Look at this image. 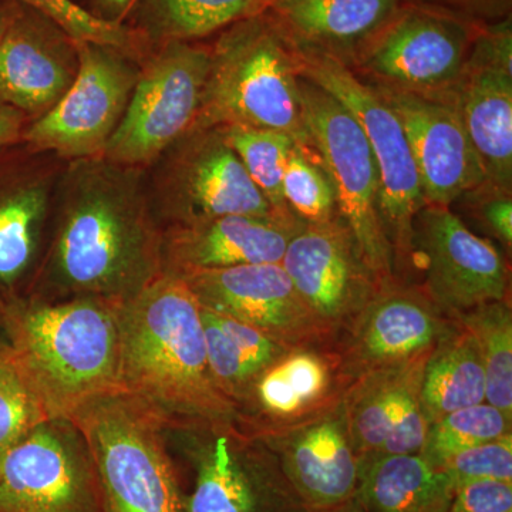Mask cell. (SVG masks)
Here are the masks:
<instances>
[{"label": "cell", "mask_w": 512, "mask_h": 512, "mask_svg": "<svg viewBox=\"0 0 512 512\" xmlns=\"http://www.w3.org/2000/svg\"><path fill=\"white\" fill-rule=\"evenodd\" d=\"M55 235L32 288L120 303L164 272V232L141 168L67 161L53 201Z\"/></svg>", "instance_id": "6da1fadb"}, {"label": "cell", "mask_w": 512, "mask_h": 512, "mask_svg": "<svg viewBox=\"0 0 512 512\" xmlns=\"http://www.w3.org/2000/svg\"><path fill=\"white\" fill-rule=\"evenodd\" d=\"M120 375L165 429L237 423V406L212 379L201 306L180 276L164 271L117 303Z\"/></svg>", "instance_id": "7a4b0ae2"}, {"label": "cell", "mask_w": 512, "mask_h": 512, "mask_svg": "<svg viewBox=\"0 0 512 512\" xmlns=\"http://www.w3.org/2000/svg\"><path fill=\"white\" fill-rule=\"evenodd\" d=\"M3 329L50 420H67L104 394L124 393L117 303L16 299L8 303Z\"/></svg>", "instance_id": "3957f363"}, {"label": "cell", "mask_w": 512, "mask_h": 512, "mask_svg": "<svg viewBox=\"0 0 512 512\" xmlns=\"http://www.w3.org/2000/svg\"><path fill=\"white\" fill-rule=\"evenodd\" d=\"M210 47V72L192 127L271 128L311 144L295 49L265 12L232 23Z\"/></svg>", "instance_id": "277c9868"}, {"label": "cell", "mask_w": 512, "mask_h": 512, "mask_svg": "<svg viewBox=\"0 0 512 512\" xmlns=\"http://www.w3.org/2000/svg\"><path fill=\"white\" fill-rule=\"evenodd\" d=\"M67 420L86 444L101 512H183L164 424L143 403L104 394Z\"/></svg>", "instance_id": "5b68a950"}, {"label": "cell", "mask_w": 512, "mask_h": 512, "mask_svg": "<svg viewBox=\"0 0 512 512\" xmlns=\"http://www.w3.org/2000/svg\"><path fill=\"white\" fill-rule=\"evenodd\" d=\"M167 430L183 512H312L272 448L237 423Z\"/></svg>", "instance_id": "8992f818"}, {"label": "cell", "mask_w": 512, "mask_h": 512, "mask_svg": "<svg viewBox=\"0 0 512 512\" xmlns=\"http://www.w3.org/2000/svg\"><path fill=\"white\" fill-rule=\"evenodd\" d=\"M144 174L154 217L168 228L227 215H285L256 187L220 127H191Z\"/></svg>", "instance_id": "52a82bcc"}, {"label": "cell", "mask_w": 512, "mask_h": 512, "mask_svg": "<svg viewBox=\"0 0 512 512\" xmlns=\"http://www.w3.org/2000/svg\"><path fill=\"white\" fill-rule=\"evenodd\" d=\"M483 22L454 10L409 0L367 39L349 66L373 84L453 97Z\"/></svg>", "instance_id": "ba28073f"}, {"label": "cell", "mask_w": 512, "mask_h": 512, "mask_svg": "<svg viewBox=\"0 0 512 512\" xmlns=\"http://www.w3.org/2000/svg\"><path fill=\"white\" fill-rule=\"evenodd\" d=\"M302 116L335 191L336 208L363 261L380 279L396 275L394 252L380 214L379 173L362 127L332 94L299 74Z\"/></svg>", "instance_id": "9c48e42d"}, {"label": "cell", "mask_w": 512, "mask_h": 512, "mask_svg": "<svg viewBox=\"0 0 512 512\" xmlns=\"http://www.w3.org/2000/svg\"><path fill=\"white\" fill-rule=\"evenodd\" d=\"M295 53L298 73L338 99L362 127L379 173L380 214L394 264L406 261L412 251L414 218L427 202L399 117L343 60L308 50Z\"/></svg>", "instance_id": "30bf717a"}, {"label": "cell", "mask_w": 512, "mask_h": 512, "mask_svg": "<svg viewBox=\"0 0 512 512\" xmlns=\"http://www.w3.org/2000/svg\"><path fill=\"white\" fill-rule=\"evenodd\" d=\"M211 64L201 42L161 43L140 63L123 119L104 148V160L146 170L194 124Z\"/></svg>", "instance_id": "8fae6325"}, {"label": "cell", "mask_w": 512, "mask_h": 512, "mask_svg": "<svg viewBox=\"0 0 512 512\" xmlns=\"http://www.w3.org/2000/svg\"><path fill=\"white\" fill-rule=\"evenodd\" d=\"M79 70L47 113L30 121L20 141L66 161L100 157L127 109L140 62L114 47L77 43Z\"/></svg>", "instance_id": "7c38bea8"}, {"label": "cell", "mask_w": 512, "mask_h": 512, "mask_svg": "<svg viewBox=\"0 0 512 512\" xmlns=\"http://www.w3.org/2000/svg\"><path fill=\"white\" fill-rule=\"evenodd\" d=\"M412 254L424 271L420 288L450 318L510 299V268L503 254L470 231L450 207L427 204L417 212Z\"/></svg>", "instance_id": "4fadbf2b"}, {"label": "cell", "mask_w": 512, "mask_h": 512, "mask_svg": "<svg viewBox=\"0 0 512 512\" xmlns=\"http://www.w3.org/2000/svg\"><path fill=\"white\" fill-rule=\"evenodd\" d=\"M0 512H101L86 444L72 421L47 420L0 468Z\"/></svg>", "instance_id": "5bb4252c"}, {"label": "cell", "mask_w": 512, "mask_h": 512, "mask_svg": "<svg viewBox=\"0 0 512 512\" xmlns=\"http://www.w3.org/2000/svg\"><path fill=\"white\" fill-rule=\"evenodd\" d=\"M281 265L330 342L350 328L379 289L353 235L338 217L305 222L285 249Z\"/></svg>", "instance_id": "9a60e30c"}, {"label": "cell", "mask_w": 512, "mask_h": 512, "mask_svg": "<svg viewBox=\"0 0 512 512\" xmlns=\"http://www.w3.org/2000/svg\"><path fill=\"white\" fill-rule=\"evenodd\" d=\"M456 325L419 285L394 276L382 281L335 346L352 383L366 373L427 355Z\"/></svg>", "instance_id": "2e32d148"}, {"label": "cell", "mask_w": 512, "mask_h": 512, "mask_svg": "<svg viewBox=\"0 0 512 512\" xmlns=\"http://www.w3.org/2000/svg\"><path fill=\"white\" fill-rule=\"evenodd\" d=\"M511 59V16L484 23L454 90V103L480 158L485 183L507 191L512 184Z\"/></svg>", "instance_id": "e0dca14e"}, {"label": "cell", "mask_w": 512, "mask_h": 512, "mask_svg": "<svg viewBox=\"0 0 512 512\" xmlns=\"http://www.w3.org/2000/svg\"><path fill=\"white\" fill-rule=\"evenodd\" d=\"M198 303L289 346L330 342L281 264L232 266L175 274Z\"/></svg>", "instance_id": "ac0fdd59"}, {"label": "cell", "mask_w": 512, "mask_h": 512, "mask_svg": "<svg viewBox=\"0 0 512 512\" xmlns=\"http://www.w3.org/2000/svg\"><path fill=\"white\" fill-rule=\"evenodd\" d=\"M399 117L427 204L450 207L485 183L453 97L424 96L373 84Z\"/></svg>", "instance_id": "d6986e66"}, {"label": "cell", "mask_w": 512, "mask_h": 512, "mask_svg": "<svg viewBox=\"0 0 512 512\" xmlns=\"http://www.w3.org/2000/svg\"><path fill=\"white\" fill-rule=\"evenodd\" d=\"M350 386L335 343L293 346L259 373L237 404V424L261 437L338 406Z\"/></svg>", "instance_id": "ffe728a7"}, {"label": "cell", "mask_w": 512, "mask_h": 512, "mask_svg": "<svg viewBox=\"0 0 512 512\" xmlns=\"http://www.w3.org/2000/svg\"><path fill=\"white\" fill-rule=\"evenodd\" d=\"M67 161L25 143L0 147V299L16 293L35 265Z\"/></svg>", "instance_id": "44dd1931"}, {"label": "cell", "mask_w": 512, "mask_h": 512, "mask_svg": "<svg viewBox=\"0 0 512 512\" xmlns=\"http://www.w3.org/2000/svg\"><path fill=\"white\" fill-rule=\"evenodd\" d=\"M430 353L366 373L350 383L342 406L359 458L420 454L430 427L421 403Z\"/></svg>", "instance_id": "7402d4cb"}, {"label": "cell", "mask_w": 512, "mask_h": 512, "mask_svg": "<svg viewBox=\"0 0 512 512\" xmlns=\"http://www.w3.org/2000/svg\"><path fill=\"white\" fill-rule=\"evenodd\" d=\"M79 70L77 42L56 22L20 3L0 37V97L39 119L62 99Z\"/></svg>", "instance_id": "603a6c76"}, {"label": "cell", "mask_w": 512, "mask_h": 512, "mask_svg": "<svg viewBox=\"0 0 512 512\" xmlns=\"http://www.w3.org/2000/svg\"><path fill=\"white\" fill-rule=\"evenodd\" d=\"M279 458L285 476L312 512L355 498L360 458L350 440L342 402L308 421L259 437Z\"/></svg>", "instance_id": "cb8c5ba5"}, {"label": "cell", "mask_w": 512, "mask_h": 512, "mask_svg": "<svg viewBox=\"0 0 512 512\" xmlns=\"http://www.w3.org/2000/svg\"><path fill=\"white\" fill-rule=\"evenodd\" d=\"M303 224L295 214L227 215L168 228L164 232V271L181 274L241 265L281 264L289 241Z\"/></svg>", "instance_id": "d4e9b609"}, {"label": "cell", "mask_w": 512, "mask_h": 512, "mask_svg": "<svg viewBox=\"0 0 512 512\" xmlns=\"http://www.w3.org/2000/svg\"><path fill=\"white\" fill-rule=\"evenodd\" d=\"M409 0H272L264 12L295 49L350 63Z\"/></svg>", "instance_id": "484cf974"}, {"label": "cell", "mask_w": 512, "mask_h": 512, "mask_svg": "<svg viewBox=\"0 0 512 512\" xmlns=\"http://www.w3.org/2000/svg\"><path fill=\"white\" fill-rule=\"evenodd\" d=\"M456 484L420 454L360 458L356 503L365 512H447Z\"/></svg>", "instance_id": "4316f807"}, {"label": "cell", "mask_w": 512, "mask_h": 512, "mask_svg": "<svg viewBox=\"0 0 512 512\" xmlns=\"http://www.w3.org/2000/svg\"><path fill=\"white\" fill-rule=\"evenodd\" d=\"M485 387L476 340L457 323L437 343L424 367L421 383L424 413L431 424L457 410L485 403Z\"/></svg>", "instance_id": "83f0119b"}, {"label": "cell", "mask_w": 512, "mask_h": 512, "mask_svg": "<svg viewBox=\"0 0 512 512\" xmlns=\"http://www.w3.org/2000/svg\"><path fill=\"white\" fill-rule=\"evenodd\" d=\"M259 13V0H136L126 25L151 47L173 40L201 42Z\"/></svg>", "instance_id": "f1b7e54d"}, {"label": "cell", "mask_w": 512, "mask_h": 512, "mask_svg": "<svg viewBox=\"0 0 512 512\" xmlns=\"http://www.w3.org/2000/svg\"><path fill=\"white\" fill-rule=\"evenodd\" d=\"M476 340L485 373V403L512 420L511 299L488 302L451 316Z\"/></svg>", "instance_id": "f546056e"}, {"label": "cell", "mask_w": 512, "mask_h": 512, "mask_svg": "<svg viewBox=\"0 0 512 512\" xmlns=\"http://www.w3.org/2000/svg\"><path fill=\"white\" fill-rule=\"evenodd\" d=\"M229 147L259 191L276 211L292 212L284 200L282 180L295 140L284 131L244 126L220 127Z\"/></svg>", "instance_id": "4dcf8cb0"}, {"label": "cell", "mask_w": 512, "mask_h": 512, "mask_svg": "<svg viewBox=\"0 0 512 512\" xmlns=\"http://www.w3.org/2000/svg\"><path fill=\"white\" fill-rule=\"evenodd\" d=\"M512 420L488 403L457 410L430 424L420 456L440 468L461 451L511 433Z\"/></svg>", "instance_id": "1f68e13d"}, {"label": "cell", "mask_w": 512, "mask_h": 512, "mask_svg": "<svg viewBox=\"0 0 512 512\" xmlns=\"http://www.w3.org/2000/svg\"><path fill=\"white\" fill-rule=\"evenodd\" d=\"M282 192L289 210L303 222L320 224L338 217L335 191L311 144H293Z\"/></svg>", "instance_id": "d6a6232c"}, {"label": "cell", "mask_w": 512, "mask_h": 512, "mask_svg": "<svg viewBox=\"0 0 512 512\" xmlns=\"http://www.w3.org/2000/svg\"><path fill=\"white\" fill-rule=\"evenodd\" d=\"M50 420L8 342L0 345V468L16 444Z\"/></svg>", "instance_id": "836d02e7"}, {"label": "cell", "mask_w": 512, "mask_h": 512, "mask_svg": "<svg viewBox=\"0 0 512 512\" xmlns=\"http://www.w3.org/2000/svg\"><path fill=\"white\" fill-rule=\"evenodd\" d=\"M56 22L77 43H96L127 53L138 62L150 53L151 45L143 36L123 23L94 18L74 0H18Z\"/></svg>", "instance_id": "e575fe53"}, {"label": "cell", "mask_w": 512, "mask_h": 512, "mask_svg": "<svg viewBox=\"0 0 512 512\" xmlns=\"http://www.w3.org/2000/svg\"><path fill=\"white\" fill-rule=\"evenodd\" d=\"M201 320L212 379L218 389L237 406L254 383L256 373L237 343L218 325L214 312L201 306Z\"/></svg>", "instance_id": "d590c367"}, {"label": "cell", "mask_w": 512, "mask_h": 512, "mask_svg": "<svg viewBox=\"0 0 512 512\" xmlns=\"http://www.w3.org/2000/svg\"><path fill=\"white\" fill-rule=\"evenodd\" d=\"M440 468L456 485L477 480L512 483V431L461 451L448 458Z\"/></svg>", "instance_id": "8d00e7d4"}, {"label": "cell", "mask_w": 512, "mask_h": 512, "mask_svg": "<svg viewBox=\"0 0 512 512\" xmlns=\"http://www.w3.org/2000/svg\"><path fill=\"white\" fill-rule=\"evenodd\" d=\"M447 512H512V483L477 480L458 484Z\"/></svg>", "instance_id": "74e56055"}, {"label": "cell", "mask_w": 512, "mask_h": 512, "mask_svg": "<svg viewBox=\"0 0 512 512\" xmlns=\"http://www.w3.org/2000/svg\"><path fill=\"white\" fill-rule=\"evenodd\" d=\"M481 192L484 194L478 195L480 201V214L485 227L490 229L491 232L500 239L511 251L512 248V200L511 191L501 190V188L494 187V185L484 183L480 185Z\"/></svg>", "instance_id": "f35d334b"}, {"label": "cell", "mask_w": 512, "mask_h": 512, "mask_svg": "<svg viewBox=\"0 0 512 512\" xmlns=\"http://www.w3.org/2000/svg\"><path fill=\"white\" fill-rule=\"evenodd\" d=\"M466 15L477 22L493 23L508 18L511 0H420Z\"/></svg>", "instance_id": "ab89813d"}, {"label": "cell", "mask_w": 512, "mask_h": 512, "mask_svg": "<svg viewBox=\"0 0 512 512\" xmlns=\"http://www.w3.org/2000/svg\"><path fill=\"white\" fill-rule=\"evenodd\" d=\"M29 123L26 114L0 97V147L19 143Z\"/></svg>", "instance_id": "60d3db41"}, {"label": "cell", "mask_w": 512, "mask_h": 512, "mask_svg": "<svg viewBox=\"0 0 512 512\" xmlns=\"http://www.w3.org/2000/svg\"><path fill=\"white\" fill-rule=\"evenodd\" d=\"M83 2L82 8L94 18L103 20V22L126 25L124 22L130 15L136 0H83Z\"/></svg>", "instance_id": "b9f144b4"}, {"label": "cell", "mask_w": 512, "mask_h": 512, "mask_svg": "<svg viewBox=\"0 0 512 512\" xmlns=\"http://www.w3.org/2000/svg\"><path fill=\"white\" fill-rule=\"evenodd\" d=\"M19 8L20 2L18 0H0V37L8 29Z\"/></svg>", "instance_id": "7bdbcfd3"}, {"label": "cell", "mask_w": 512, "mask_h": 512, "mask_svg": "<svg viewBox=\"0 0 512 512\" xmlns=\"http://www.w3.org/2000/svg\"><path fill=\"white\" fill-rule=\"evenodd\" d=\"M319 512H365L359 504L356 503L355 498L348 501V503L340 505V507L332 508V510L319 511Z\"/></svg>", "instance_id": "ee69618b"}, {"label": "cell", "mask_w": 512, "mask_h": 512, "mask_svg": "<svg viewBox=\"0 0 512 512\" xmlns=\"http://www.w3.org/2000/svg\"><path fill=\"white\" fill-rule=\"evenodd\" d=\"M6 309H8V303L0 299V325H3V319H5Z\"/></svg>", "instance_id": "f6af8a7d"}, {"label": "cell", "mask_w": 512, "mask_h": 512, "mask_svg": "<svg viewBox=\"0 0 512 512\" xmlns=\"http://www.w3.org/2000/svg\"><path fill=\"white\" fill-rule=\"evenodd\" d=\"M271 2L272 0H259V13L264 12L266 6Z\"/></svg>", "instance_id": "bcb514c9"}, {"label": "cell", "mask_w": 512, "mask_h": 512, "mask_svg": "<svg viewBox=\"0 0 512 512\" xmlns=\"http://www.w3.org/2000/svg\"><path fill=\"white\" fill-rule=\"evenodd\" d=\"M6 342L5 329H3V325H0V345Z\"/></svg>", "instance_id": "7dc6e473"}]
</instances>
